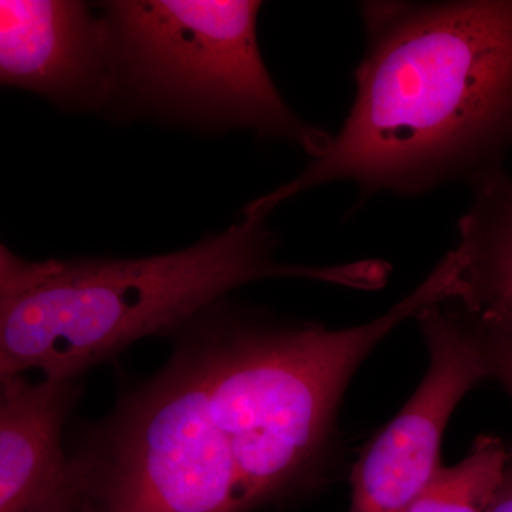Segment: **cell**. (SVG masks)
<instances>
[{"label":"cell","instance_id":"8","mask_svg":"<svg viewBox=\"0 0 512 512\" xmlns=\"http://www.w3.org/2000/svg\"><path fill=\"white\" fill-rule=\"evenodd\" d=\"M458 221L463 292L453 301L478 318L512 316V173L500 171L473 188Z\"/></svg>","mask_w":512,"mask_h":512},{"label":"cell","instance_id":"4","mask_svg":"<svg viewBox=\"0 0 512 512\" xmlns=\"http://www.w3.org/2000/svg\"><path fill=\"white\" fill-rule=\"evenodd\" d=\"M261 2L117 0L104 3L116 97L165 117L245 128L301 146L312 157L332 134L293 113L259 50Z\"/></svg>","mask_w":512,"mask_h":512},{"label":"cell","instance_id":"3","mask_svg":"<svg viewBox=\"0 0 512 512\" xmlns=\"http://www.w3.org/2000/svg\"><path fill=\"white\" fill-rule=\"evenodd\" d=\"M265 220H242L192 247L143 258L28 261L0 248V380L39 370L55 380L173 336L249 282L299 278L274 258Z\"/></svg>","mask_w":512,"mask_h":512},{"label":"cell","instance_id":"12","mask_svg":"<svg viewBox=\"0 0 512 512\" xmlns=\"http://www.w3.org/2000/svg\"><path fill=\"white\" fill-rule=\"evenodd\" d=\"M33 512H80L79 504H77L76 497H74L72 488H66L62 493L53 497L52 500L47 501L42 507L37 508Z\"/></svg>","mask_w":512,"mask_h":512},{"label":"cell","instance_id":"7","mask_svg":"<svg viewBox=\"0 0 512 512\" xmlns=\"http://www.w3.org/2000/svg\"><path fill=\"white\" fill-rule=\"evenodd\" d=\"M82 393L80 380H0V512H33L66 490L63 427Z\"/></svg>","mask_w":512,"mask_h":512},{"label":"cell","instance_id":"9","mask_svg":"<svg viewBox=\"0 0 512 512\" xmlns=\"http://www.w3.org/2000/svg\"><path fill=\"white\" fill-rule=\"evenodd\" d=\"M510 447L494 436H480L453 467H441L404 512H487L503 481Z\"/></svg>","mask_w":512,"mask_h":512},{"label":"cell","instance_id":"5","mask_svg":"<svg viewBox=\"0 0 512 512\" xmlns=\"http://www.w3.org/2000/svg\"><path fill=\"white\" fill-rule=\"evenodd\" d=\"M446 303L430 306L416 319L429 367L409 402L357 458L349 512L406 511L441 468L451 414L488 380L466 315L456 303Z\"/></svg>","mask_w":512,"mask_h":512},{"label":"cell","instance_id":"2","mask_svg":"<svg viewBox=\"0 0 512 512\" xmlns=\"http://www.w3.org/2000/svg\"><path fill=\"white\" fill-rule=\"evenodd\" d=\"M356 96L322 154L242 214L350 181L366 195H419L504 170L512 153V0L363 2Z\"/></svg>","mask_w":512,"mask_h":512},{"label":"cell","instance_id":"6","mask_svg":"<svg viewBox=\"0 0 512 512\" xmlns=\"http://www.w3.org/2000/svg\"><path fill=\"white\" fill-rule=\"evenodd\" d=\"M0 82L63 109H99L116 97L109 23L73 0L0 2Z\"/></svg>","mask_w":512,"mask_h":512},{"label":"cell","instance_id":"11","mask_svg":"<svg viewBox=\"0 0 512 512\" xmlns=\"http://www.w3.org/2000/svg\"><path fill=\"white\" fill-rule=\"evenodd\" d=\"M487 512H512V447L508 453L503 481Z\"/></svg>","mask_w":512,"mask_h":512},{"label":"cell","instance_id":"1","mask_svg":"<svg viewBox=\"0 0 512 512\" xmlns=\"http://www.w3.org/2000/svg\"><path fill=\"white\" fill-rule=\"evenodd\" d=\"M171 338L165 365L69 451L80 512H251L316 476L332 433L275 322L221 301Z\"/></svg>","mask_w":512,"mask_h":512},{"label":"cell","instance_id":"10","mask_svg":"<svg viewBox=\"0 0 512 512\" xmlns=\"http://www.w3.org/2000/svg\"><path fill=\"white\" fill-rule=\"evenodd\" d=\"M463 313L483 356L488 379L497 380L512 399V316L484 319Z\"/></svg>","mask_w":512,"mask_h":512}]
</instances>
